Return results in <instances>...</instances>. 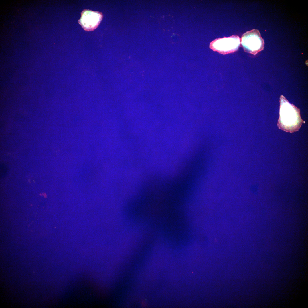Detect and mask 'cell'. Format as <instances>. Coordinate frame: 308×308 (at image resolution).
<instances>
[{
	"instance_id": "6da1fadb",
	"label": "cell",
	"mask_w": 308,
	"mask_h": 308,
	"mask_svg": "<svg viewBox=\"0 0 308 308\" xmlns=\"http://www.w3.org/2000/svg\"><path fill=\"white\" fill-rule=\"evenodd\" d=\"M280 102L278 127L291 133L298 131L302 124L305 123L301 118L299 109L290 104L282 95L281 96Z\"/></svg>"
},
{
	"instance_id": "7a4b0ae2",
	"label": "cell",
	"mask_w": 308,
	"mask_h": 308,
	"mask_svg": "<svg viewBox=\"0 0 308 308\" xmlns=\"http://www.w3.org/2000/svg\"><path fill=\"white\" fill-rule=\"evenodd\" d=\"M240 43L245 52L254 55L264 48V40L259 31L256 29L244 33L240 39Z\"/></svg>"
},
{
	"instance_id": "3957f363",
	"label": "cell",
	"mask_w": 308,
	"mask_h": 308,
	"mask_svg": "<svg viewBox=\"0 0 308 308\" xmlns=\"http://www.w3.org/2000/svg\"><path fill=\"white\" fill-rule=\"evenodd\" d=\"M240 44V39L237 35L215 39L211 42L210 48L215 51L225 54L236 51Z\"/></svg>"
},
{
	"instance_id": "277c9868",
	"label": "cell",
	"mask_w": 308,
	"mask_h": 308,
	"mask_svg": "<svg viewBox=\"0 0 308 308\" xmlns=\"http://www.w3.org/2000/svg\"><path fill=\"white\" fill-rule=\"evenodd\" d=\"M102 18V15L99 12L86 10L82 12L79 22L86 30H92L97 27Z\"/></svg>"
}]
</instances>
